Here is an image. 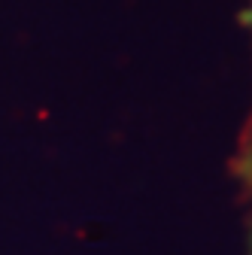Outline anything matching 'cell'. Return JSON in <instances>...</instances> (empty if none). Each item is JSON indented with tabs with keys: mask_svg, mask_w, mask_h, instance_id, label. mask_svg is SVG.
I'll use <instances>...</instances> for the list:
<instances>
[{
	"mask_svg": "<svg viewBox=\"0 0 252 255\" xmlns=\"http://www.w3.org/2000/svg\"><path fill=\"white\" fill-rule=\"evenodd\" d=\"M246 21L252 24V6L246 12ZM234 176L243 182V188H252V125H249V131L243 137V146H240V152L234 158Z\"/></svg>",
	"mask_w": 252,
	"mask_h": 255,
	"instance_id": "cell-1",
	"label": "cell"
},
{
	"mask_svg": "<svg viewBox=\"0 0 252 255\" xmlns=\"http://www.w3.org/2000/svg\"><path fill=\"white\" fill-rule=\"evenodd\" d=\"M249 255H252V234H249Z\"/></svg>",
	"mask_w": 252,
	"mask_h": 255,
	"instance_id": "cell-2",
	"label": "cell"
}]
</instances>
